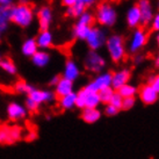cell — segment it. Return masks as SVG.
<instances>
[{
    "label": "cell",
    "instance_id": "1",
    "mask_svg": "<svg viewBox=\"0 0 159 159\" xmlns=\"http://www.w3.org/2000/svg\"><path fill=\"white\" fill-rule=\"evenodd\" d=\"M35 12L30 5H13L12 14H11V22L21 28H28L34 22Z\"/></svg>",
    "mask_w": 159,
    "mask_h": 159
},
{
    "label": "cell",
    "instance_id": "2",
    "mask_svg": "<svg viewBox=\"0 0 159 159\" xmlns=\"http://www.w3.org/2000/svg\"><path fill=\"white\" fill-rule=\"evenodd\" d=\"M107 50L109 52L111 58L114 62L122 61L125 56V48H124L123 39L120 35H111L106 41Z\"/></svg>",
    "mask_w": 159,
    "mask_h": 159
},
{
    "label": "cell",
    "instance_id": "3",
    "mask_svg": "<svg viewBox=\"0 0 159 159\" xmlns=\"http://www.w3.org/2000/svg\"><path fill=\"white\" fill-rule=\"evenodd\" d=\"M97 21L101 26L105 27H111L114 26L117 19V14L115 8L108 2H102L101 5H99V7L97 9Z\"/></svg>",
    "mask_w": 159,
    "mask_h": 159
},
{
    "label": "cell",
    "instance_id": "4",
    "mask_svg": "<svg viewBox=\"0 0 159 159\" xmlns=\"http://www.w3.org/2000/svg\"><path fill=\"white\" fill-rule=\"evenodd\" d=\"M100 103V99L98 93L92 92L86 87L81 89L77 93V100H75V107L85 109V108H97Z\"/></svg>",
    "mask_w": 159,
    "mask_h": 159
},
{
    "label": "cell",
    "instance_id": "5",
    "mask_svg": "<svg viewBox=\"0 0 159 159\" xmlns=\"http://www.w3.org/2000/svg\"><path fill=\"white\" fill-rule=\"evenodd\" d=\"M22 137V128L18 125H0V144L11 145L21 139Z\"/></svg>",
    "mask_w": 159,
    "mask_h": 159
},
{
    "label": "cell",
    "instance_id": "6",
    "mask_svg": "<svg viewBox=\"0 0 159 159\" xmlns=\"http://www.w3.org/2000/svg\"><path fill=\"white\" fill-rule=\"evenodd\" d=\"M87 45L89 47V49L92 51H97L100 48H102L103 45L106 44V34L103 33V30L99 29L97 27H92L91 30H89L87 37L85 39Z\"/></svg>",
    "mask_w": 159,
    "mask_h": 159
},
{
    "label": "cell",
    "instance_id": "7",
    "mask_svg": "<svg viewBox=\"0 0 159 159\" xmlns=\"http://www.w3.org/2000/svg\"><path fill=\"white\" fill-rule=\"evenodd\" d=\"M106 62L98 51H89L85 57V66L91 72H100L105 67Z\"/></svg>",
    "mask_w": 159,
    "mask_h": 159
},
{
    "label": "cell",
    "instance_id": "8",
    "mask_svg": "<svg viewBox=\"0 0 159 159\" xmlns=\"http://www.w3.org/2000/svg\"><path fill=\"white\" fill-rule=\"evenodd\" d=\"M146 41H148L146 33L142 28H137L136 30L134 31L133 36H131V40H130V43H129V51L131 53L138 52L145 45Z\"/></svg>",
    "mask_w": 159,
    "mask_h": 159
},
{
    "label": "cell",
    "instance_id": "9",
    "mask_svg": "<svg viewBox=\"0 0 159 159\" xmlns=\"http://www.w3.org/2000/svg\"><path fill=\"white\" fill-rule=\"evenodd\" d=\"M52 9L49 6H42L37 9V20L40 30H48L52 23Z\"/></svg>",
    "mask_w": 159,
    "mask_h": 159
},
{
    "label": "cell",
    "instance_id": "10",
    "mask_svg": "<svg viewBox=\"0 0 159 159\" xmlns=\"http://www.w3.org/2000/svg\"><path fill=\"white\" fill-rule=\"evenodd\" d=\"M111 73L107 72V73H102V75H98L95 79L91 81L86 89L92 91V92L98 93L99 91L106 89V87H111Z\"/></svg>",
    "mask_w": 159,
    "mask_h": 159
},
{
    "label": "cell",
    "instance_id": "11",
    "mask_svg": "<svg viewBox=\"0 0 159 159\" xmlns=\"http://www.w3.org/2000/svg\"><path fill=\"white\" fill-rule=\"evenodd\" d=\"M27 97L31 99L33 101L37 103L39 106L44 103V102H50L55 99V93L48 89H34Z\"/></svg>",
    "mask_w": 159,
    "mask_h": 159
},
{
    "label": "cell",
    "instance_id": "12",
    "mask_svg": "<svg viewBox=\"0 0 159 159\" xmlns=\"http://www.w3.org/2000/svg\"><path fill=\"white\" fill-rule=\"evenodd\" d=\"M7 116L11 121H19L26 117L27 115V109L26 107L22 106L19 102H9L7 106Z\"/></svg>",
    "mask_w": 159,
    "mask_h": 159
},
{
    "label": "cell",
    "instance_id": "13",
    "mask_svg": "<svg viewBox=\"0 0 159 159\" xmlns=\"http://www.w3.org/2000/svg\"><path fill=\"white\" fill-rule=\"evenodd\" d=\"M137 6L141 13V25L143 26L149 25L153 19V12H152L150 0H139Z\"/></svg>",
    "mask_w": 159,
    "mask_h": 159
},
{
    "label": "cell",
    "instance_id": "14",
    "mask_svg": "<svg viewBox=\"0 0 159 159\" xmlns=\"http://www.w3.org/2000/svg\"><path fill=\"white\" fill-rule=\"evenodd\" d=\"M79 75H80V70L78 64L73 59H67L66 63H65V66H64L62 78L70 80V81L73 83L75 79H78Z\"/></svg>",
    "mask_w": 159,
    "mask_h": 159
},
{
    "label": "cell",
    "instance_id": "15",
    "mask_svg": "<svg viewBox=\"0 0 159 159\" xmlns=\"http://www.w3.org/2000/svg\"><path fill=\"white\" fill-rule=\"evenodd\" d=\"M35 40L39 49H43V50L49 49L53 44V35L49 29L48 30H40V33L35 37Z\"/></svg>",
    "mask_w": 159,
    "mask_h": 159
},
{
    "label": "cell",
    "instance_id": "16",
    "mask_svg": "<svg viewBox=\"0 0 159 159\" xmlns=\"http://www.w3.org/2000/svg\"><path fill=\"white\" fill-rule=\"evenodd\" d=\"M139 98L145 105H152L158 100V93L148 84L142 86V89H139Z\"/></svg>",
    "mask_w": 159,
    "mask_h": 159
},
{
    "label": "cell",
    "instance_id": "17",
    "mask_svg": "<svg viewBox=\"0 0 159 159\" xmlns=\"http://www.w3.org/2000/svg\"><path fill=\"white\" fill-rule=\"evenodd\" d=\"M129 78H130V72L128 70H121L117 71L111 75V89H117L120 87H122L123 85H125L128 83Z\"/></svg>",
    "mask_w": 159,
    "mask_h": 159
},
{
    "label": "cell",
    "instance_id": "18",
    "mask_svg": "<svg viewBox=\"0 0 159 159\" xmlns=\"http://www.w3.org/2000/svg\"><path fill=\"white\" fill-rule=\"evenodd\" d=\"M31 63L35 65L36 67H45L50 63L51 56L48 51L45 50H37L33 56L30 57Z\"/></svg>",
    "mask_w": 159,
    "mask_h": 159
},
{
    "label": "cell",
    "instance_id": "19",
    "mask_svg": "<svg viewBox=\"0 0 159 159\" xmlns=\"http://www.w3.org/2000/svg\"><path fill=\"white\" fill-rule=\"evenodd\" d=\"M127 23L130 28H137L141 25V13L137 5H134L127 12Z\"/></svg>",
    "mask_w": 159,
    "mask_h": 159
},
{
    "label": "cell",
    "instance_id": "20",
    "mask_svg": "<svg viewBox=\"0 0 159 159\" xmlns=\"http://www.w3.org/2000/svg\"><path fill=\"white\" fill-rule=\"evenodd\" d=\"M55 89H56V91H55L56 95L58 98H62L64 95H67V94L73 92V83L67 79L61 78L58 84L55 86Z\"/></svg>",
    "mask_w": 159,
    "mask_h": 159
},
{
    "label": "cell",
    "instance_id": "21",
    "mask_svg": "<svg viewBox=\"0 0 159 159\" xmlns=\"http://www.w3.org/2000/svg\"><path fill=\"white\" fill-rule=\"evenodd\" d=\"M37 50L39 47L36 44V40L34 37H28L21 44V53L25 57H31Z\"/></svg>",
    "mask_w": 159,
    "mask_h": 159
},
{
    "label": "cell",
    "instance_id": "22",
    "mask_svg": "<svg viewBox=\"0 0 159 159\" xmlns=\"http://www.w3.org/2000/svg\"><path fill=\"white\" fill-rule=\"evenodd\" d=\"M100 116L101 114L97 108H85L81 114V117L86 123H95L100 119Z\"/></svg>",
    "mask_w": 159,
    "mask_h": 159
},
{
    "label": "cell",
    "instance_id": "23",
    "mask_svg": "<svg viewBox=\"0 0 159 159\" xmlns=\"http://www.w3.org/2000/svg\"><path fill=\"white\" fill-rule=\"evenodd\" d=\"M0 69L4 71L5 73H7V75H16V72H18V69H16L15 63H14L11 58H2V59L0 61Z\"/></svg>",
    "mask_w": 159,
    "mask_h": 159
},
{
    "label": "cell",
    "instance_id": "24",
    "mask_svg": "<svg viewBox=\"0 0 159 159\" xmlns=\"http://www.w3.org/2000/svg\"><path fill=\"white\" fill-rule=\"evenodd\" d=\"M92 27L89 26H85V25H81V23H75V26L73 27V36L78 40H85L87 35H89V30H91Z\"/></svg>",
    "mask_w": 159,
    "mask_h": 159
},
{
    "label": "cell",
    "instance_id": "25",
    "mask_svg": "<svg viewBox=\"0 0 159 159\" xmlns=\"http://www.w3.org/2000/svg\"><path fill=\"white\" fill-rule=\"evenodd\" d=\"M75 100H77V93L72 92L67 95L59 98V105L64 109H71L75 106Z\"/></svg>",
    "mask_w": 159,
    "mask_h": 159
},
{
    "label": "cell",
    "instance_id": "26",
    "mask_svg": "<svg viewBox=\"0 0 159 159\" xmlns=\"http://www.w3.org/2000/svg\"><path fill=\"white\" fill-rule=\"evenodd\" d=\"M86 6L84 4H81L80 1H78L77 4H75L71 7H67L66 9V15L70 18H79L81 14L85 12Z\"/></svg>",
    "mask_w": 159,
    "mask_h": 159
},
{
    "label": "cell",
    "instance_id": "27",
    "mask_svg": "<svg viewBox=\"0 0 159 159\" xmlns=\"http://www.w3.org/2000/svg\"><path fill=\"white\" fill-rule=\"evenodd\" d=\"M34 89H35V87H34L33 85L28 84L26 81H18V83L15 84V86H14V89H15L16 92L20 93V94H26V95H28Z\"/></svg>",
    "mask_w": 159,
    "mask_h": 159
},
{
    "label": "cell",
    "instance_id": "28",
    "mask_svg": "<svg viewBox=\"0 0 159 159\" xmlns=\"http://www.w3.org/2000/svg\"><path fill=\"white\" fill-rule=\"evenodd\" d=\"M114 94V89L111 87H106V89H101L98 92V95H99V99H100V102H103V103H109L111 97Z\"/></svg>",
    "mask_w": 159,
    "mask_h": 159
},
{
    "label": "cell",
    "instance_id": "29",
    "mask_svg": "<svg viewBox=\"0 0 159 159\" xmlns=\"http://www.w3.org/2000/svg\"><path fill=\"white\" fill-rule=\"evenodd\" d=\"M116 92L119 93L121 97L123 98H131L134 97L135 94H136V89L134 87V86H131V85H128V84H125L123 85L122 87H120Z\"/></svg>",
    "mask_w": 159,
    "mask_h": 159
},
{
    "label": "cell",
    "instance_id": "30",
    "mask_svg": "<svg viewBox=\"0 0 159 159\" xmlns=\"http://www.w3.org/2000/svg\"><path fill=\"white\" fill-rule=\"evenodd\" d=\"M93 21H94V16L92 15V13L86 12V11L78 18V23H81V25H85V26L92 27Z\"/></svg>",
    "mask_w": 159,
    "mask_h": 159
},
{
    "label": "cell",
    "instance_id": "31",
    "mask_svg": "<svg viewBox=\"0 0 159 159\" xmlns=\"http://www.w3.org/2000/svg\"><path fill=\"white\" fill-rule=\"evenodd\" d=\"M122 101H123V98L117 92H114L113 94V97H111V101H109V105L111 106H114L115 108H117V109H122Z\"/></svg>",
    "mask_w": 159,
    "mask_h": 159
},
{
    "label": "cell",
    "instance_id": "32",
    "mask_svg": "<svg viewBox=\"0 0 159 159\" xmlns=\"http://www.w3.org/2000/svg\"><path fill=\"white\" fill-rule=\"evenodd\" d=\"M11 14H12V6H0V19L9 22Z\"/></svg>",
    "mask_w": 159,
    "mask_h": 159
},
{
    "label": "cell",
    "instance_id": "33",
    "mask_svg": "<svg viewBox=\"0 0 159 159\" xmlns=\"http://www.w3.org/2000/svg\"><path fill=\"white\" fill-rule=\"evenodd\" d=\"M135 105V99L134 97L131 98H124L123 101H122V109H125V111H129Z\"/></svg>",
    "mask_w": 159,
    "mask_h": 159
},
{
    "label": "cell",
    "instance_id": "34",
    "mask_svg": "<svg viewBox=\"0 0 159 159\" xmlns=\"http://www.w3.org/2000/svg\"><path fill=\"white\" fill-rule=\"evenodd\" d=\"M25 107H26L27 111H36L37 109H39V105L37 103H35V102L33 101L31 99H29V98L27 97L26 101H25Z\"/></svg>",
    "mask_w": 159,
    "mask_h": 159
},
{
    "label": "cell",
    "instance_id": "35",
    "mask_svg": "<svg viewBox=\"0 0 159 159\" xmlns=\"http://www.w3.org/2000/svg\"><path fill=\"white\" fill-rule=\"evenodd\" d=\"M149 85L159 94V75H155V77H151L150 80H149Z\"/></svg>",
    "mask_w": 159,
    "mask_h": 159
},
{
    "label": "cell",
    "instance_id": "36",
    "mask_svg": "<svg viewBox=\"0 0 159 159\" xmlns=\"http://www.w3.org/2000/svg\"><path fill=\"white\" fill-rule=\"evenodd\" d=\"M37 131H36L35 129H30L29 131H28V134H27L26 136H25V139H26L27 142H34L35 139H37Z\"/></svg>",
    "mask_w": 159,
    "mask_h": 159
},
{
    "label": "cell",
    "instance_id": "37",
    "mask_svg": "<svg viewBox=\"0 0 159 159\" xmlns=\"http://www.w3.org/2000/svg\"><path fill=\"white\" fill-rule=\"evenodd\" d=\"M105 113H106V115H108V116H114V115H116L119 113V109L108 103L106 107V109H105Z\"/></svg>",
    "mask_w": 159,
    "mask_h": 159
},
{
    "label": "cell",
    "instance_id": "38",
    "mask_svg": "<svg viewBox=\"0 0 159 159\" xmlns=\"http://www.w3.org/2000/svg\"><path fill=\"white\" fill-rule=\"evenodd\" d=\"M151 23H152V29L155 31H159V13L156 14L155 16H153Z\"/></svg>",
    "mask_w": 159,
    "mask_h": 159
},
{
    "label": "cell",
    "instance_id": "39",
    "mask_svg": "<svg viewBox=\"0 0 159 159\" xmlns=\"http://www.w3.org/2000/svg\"><path fill=\"white\" fill-rule=\"evenodd\" d=\"M79 0H62V5L64 6H66V7H71V6H73L75 4H77Z\"/></svg>",
    "mask_w": 159,
    "mask_h": 159
},
{
    "label": "cell",
    "instance_id": "40",
    "mask_svg": "<svg viewBox=\"0 0 159 159\" xmlns=\"http://www.w3.org/2000/svg\"><path fill=\"white\" fill-rule=\"evenodd\" d=\"M59 79H61V77H59V75H53L52 78L50 79V81H49V85H50V86H56V85L58 84Z\"/></svg>",
    "mask_w": 159,
    "mask_h": 159
},
{
    "label": "cell",
    "instance_id": "41",
    "mask_svg": "<svg viewBox=\"0 0 159 159\" xmlns=\"http://www.w3.org/2000/svg\"><path fill=\"white\" fill-rule=\"evenodd\" d=\"M14 0H0V6H13Z\"/></svg>",
    "mask_w": 159,
    "mask_h": 159
},
{
    "label": "cell",
    "instance_id": "42",
    "mask_svg": "<svg viewBox=\"0 0 159 159\" xmlns=\"http://www.w3.org/2000/svg\"><path fill=\"white\" fill-rule=\"evenodd\" d=\"M81 4H84L85 6H91V5H93L97 0H79Z\"/></svg>",
    "mask_w": 159,
    "mask_h": 159
},
{
    "label": "cell",
    "instance_id": "43",
    "mask_svg": "<svg viewBox=\"0 0 159 159\" xmlns=\"http://www.w3.org/2000/svg\"><path fill=\"white\" fill-rule=\"evenodd\" d=\"M29 1H30V0H19V4H21V5H29Z\"/></svg>",
    "mask_w": 159,
    "mask_h": 159
},
{
    "label": "cell",
    "instance_id": "44",
    "mask_svg": "<svg viewBox=\"0 0 159 159\" xmlns=\"http://www.w3.org/2000/svg\"><path fill=\"white\" fill-rule=\"evenodd\" d=\"M156 65H157V66H159V56H158V58L156 59Z\"/></svg>",
    "mask_w": 159,
    "mask_h": 159
},
{
    "label": "cell",
    "instance_id": "45",
    "mask_svg": "<svg viewBox=\"0 0 159 159\" xmlns=\"http://www.w3.org/2000/svg\"><path fill=\"white\" fill-rule=\"evenodd\" d=\"M157 43H158V45H159V34H158V36H157Z\"/></svg>",
    "mask_w": 159,
    "mask_h": 159
},
{
    "label": "cell",
    "instance_id": "46",
    "mask_svg": "<svg viewBox=\"0 0 159 159\" xmlns=\"http://www.w3.org/2000/svg\"><path fill=\"white\" fill-rule=\"evenodd\" d=\"M1 37H2V33H0V41H1Z\"/></svg>",
    "mask_w": 159,
    "mask_h": 159
},
{
    "label": "cell",
    "instance_id": "47",
    "mask_svg": "<svg viewBox=\"0 0 159 159\" xmlns=\"http://www.w3.org/2000/svg\"><path fill=\"white\" fill-rule=\"evenodd\" d=\"M2 59V55H1V52H0V61Z\"/></svg>",
    "mask_w": 159,
    "mask_h": 159
},
{
    "label": "cell",
    "instance_id": "48",
    "mask_svg": "<svg viewBox=\"0 0 159 159\" xmlns=\"http://www.w3.org/2000/svg\"><path fill=\"white\" fill-rule=\"evenodd\" d=\"M158 8H159V0H158Z\"/></svg>",
    "mask_w": 159,
    "mask_h": 159
}]
</instances>
